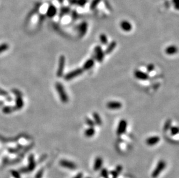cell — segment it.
Listing matches in <instances>:
<instances>
[{
  "instance_id": "cell-1",
  "label": "cell",
  "mask_w": 179,
  "mask_h": 178,
  "mask_svg": "<svg viewBox=\"0 0 179 178\" xmlns=\"http://www.w3.org/2000/svg\"><path fill=\"white\" fill-rule=\"evenodd\" d=\"M55 87L61 101L64 104L67 103L69 101V98L63 85L60 82H57L56 83Z\"/></svg>"
},
{
  "instance_id": "cell-2",
  "label": "cell",
  "mask_w": 179,
  "mask_h": 178,
  "mask_svg": "<svg viewBox=\"0 0 179 178\" xmlns=\"http://www.w3.org/2000/svg\"><path fill=\"white\" fill-rule=\"evenodd\" d=\"M166 166V162L163 160H159L155 168H154L151 173L152 177L157 178L158 176L162 173V172L165 169Z\"/></svg>"
},
{
  "instance_id": "cell-3",
  "label": "cell",
  "mask_w": 179,
  "mask_h": 178,
  "mask_svg": "<svg viewBox=\"0 0 179 178\" xmlns=\"http://www.w3.org/2000/svg\"><path fill=\"white\" fill-rule=\"evenodd\" d=\"M84 70L82 68H76L70 72H69V73L66 74L64 76V79L66 80V81H69L72 80L73 79H74L76 77L79 76L80 75H81V74H83L84 72Z\"/></svg>"
},
{
  "instance_id": "cell-4",
  "label": "cell",
  "mask_w": 179,
  "mask_h": 178,
  "mask_svg": "<svg viewBox=\"0 0 179 178\" xmlns=\"http://www.w3.org/2000/svg\"><path fill=\"white\" fill-rule=\"evenodd\" d=\"M66 64V58L64 55L60 56L59 60V64H58V68L57 71V76L59 78L62 77L64 74V70L65 68Z\"/></svg>"
},
{
  "instance_id": "cell-5",
  "label": "cell",
  "mask_w": 179,
  "mask_h": 178,
  "mask_svg": "<svg viewBox=\"0 0 179 178\" xmlns=\"http://www.w3.org/2000/svg\"><path fill=\"white\" fill-rule=\"evenodd\" d=\"M94 53L97 61L99 63H102L103 61L105 56V53L103 51L102 46L100 45L96 46L94 48Z\"/></svg>"
},
{
  "instance_id": "cell-6",
  "label": "cell",
  "mask_w": 179,
  "mask_h": 178,
  "mask_svg": "<svg viewBox=\"0 0 179 178\" xmlns=\"http://www.w3.org/2000/svg\"><path fill=\"white\" fill-rule=\"evenodd\" d=\"M128 127V122L125 119L121 120L118 124L117 128V134L118 135H121L124 134L127 129Z\"/></svg>"
},
{
  "instance_id": "cell-7",
  "label": "cell",
  "mask_w": 179,
  "mask_h": 178,
  "mask_svg": "<svg viewBox=\"0 0 179 178\" xmlns=\"http://www.w3.org/2000/svg\"><path fill=\"white\" fill-rule=\"evenodd\" d=\"M60 165L66 169L70 170H75L77 168V165L74 162L67 160H62L60 161Z\"/></svg>"
},
{
  "instance_id": "cell-8",
  "label": "cell",
  "mask_w": 179,
  "mask_h": 178,
  "mask_svg": "<svg viewBox=\"0 0 179 178\" xmlns=\"http://www.w3.org/2000/svg\"><path fill=\"white\" fill-rule=\"evenodd\" d=\"M88 24L86 22H82L77 26V30L79 33L80 37H83L85 35L88 31Z\"/></svg>"
},
{
  "instance_id": "cell-9",
  "label": "cell",
  "mask_w": 179,
  "mask_h": 178,
  "mask_svg": "<svg viewBox=\"0 0 179 178\" xmlns=\"http://www.w3.org/2000/svg\"><path fill=\"white\" fill-rule=\"evenodd\" d=\"M106 106L108 109L111 110H118L122 107V104L119 101H111L107 103Z\"/></svg>"
},
{
  "instance_id": "cell-10",
  "label": "cell",
  "mask_w": 179,
  "mask_h": 178,
  "mask_svg": "<svg viewBox=\"0 0 179 178\" xmlns=\"http://www.w3.org/2000/svg\"><path fill=\"white\" fill-rule=\"evenodd\" d=\"M135 78L140 80H146L149 78V75L148 73L143 72L140 70H136L134 72Z\"/></svg>"
},
{
  "instance_id": "cell-11",
  "label": "cell",
  "mask_w": 179,
  "mask_h": 178,
  "mask_svg": "<svg viewBox=\"0 0 179 178\" xmlns=\"http://www.w3.org/2000/svg\"><path fill=\"white\" fill-rule=\"evenodd\" d=\"M160 141V137L159 136H152L148 138L146 140L145 143L148 146H153L156 145Z\"/></svg>"
},
{
  "instance_id": "cell-12",
  "label": "cell",
  "mask_w": 179,
  "mask_h": 178,
  "mask_svg": "<svg viewBox=\"0 0 179 178\" xmlns=\"http://www.w3.org/2000/svg\"><path fill=\"white\" fill-rule=\"evenodd\" d=\"M57 13H58V10L56 7L55 5L51 4L47 9V16L49 18H52L56 15Z\"/></svg>"
},
{
  "instance_id": "cell-13",
  "label": "cell",
  "mask_w": 179,
  "mask_h": 178,
  "mask_svg": "<svg viewBox=\"0 0 179 178\" xmlns=\"http://www.w3.org/2000/svg\"><path fill=\"white\" fill-rule=\"evenodd\" d=\"M120 27L121 29L125 32H130L132 30V25L128 20H122L120 23Z\"/></svg>"
},
{
  "instance_id": "cell-14",
  "label": "cell",
  "mask_w": 179,
  "mask_h": 178,
  "mask_svg": "<svg viewBox=\"0 0 179 178\" xmlns=\"http://www.w3.org/2000/svg\"><path fill=\"white\" fill-rule=\"evenodd\" d=\"M103 164V160L101 157H97L93 163V169L95 171L99 170L102 169V167Z\"/></svg>"
},
{
  "instance_id": "cell-15",
  "label": "cell",
  "mask_w": 179,
  "mask_h": 178,
  "mask_svg": "<svg viewBox=\"0 0 179 178\" xmlns=\"http://www.w3.org/2000/svg\"><path fill=\"white\" fill-rule=\"evenodd\" d=\"M95 63V62L93 59H91V58L89 59L84 63L82 68L83 69L84 71H88L93 67Z\"/></svg>"
},
{
  "instance_id": "cell-16",
  "label": "cell",
  "mask_w": 179,
  "mask_h": 178,
  "mask_svg": "<svg viewBox=\"0 0 179 178\" xmlns=\"http://www.w3.org/2000/svg\"><path fill=\"white\" fill-rule=\"evenodd\" d=\"M165 53L167 55H173L177 53L178 49L177 46L174 45H170L167 46L165 49Z\"/></svg>"
},
{
  "instance_id": "cell-17",
  "label": "cell",
  "mask_w": 179,
  "mask_h": 178,
  "mask_svg": "<svg viewBox=\"0 0 179 178\" xmlns=\"http://www.w3.org/2000/svg\"><path fill=\"white\" fill-rule=\"evenodd\" d=\"M117 46V42L115 41H113L111 42L107 46L106 50H105V54L109 55L112 53V52L115 49V48Z\"/></svg>"
},
{
  "instance_id": "cell-18",
  "label": "cell",
  "mask_w": 179,
  "mask_h": 178,
  "mask_svg": "<svg viewBox=\"0 0 179 178\" xmlns=\"http://www.w3.org/2000/svg\"><path fill=\"white\" fill-rule=\"evenodd\" d=\"M96 133V131L94 127H89L87 129H86L84 131V135L87 138H91L95 135Z\"/></svg>"
},
{
  "instance_id": "cell-19",
  "label": "cell",
  "mask_w": 179,
  "mask_h": 178,
  "mask_svg": "<svg viewBox=\"0 0 179 178\" xmlns=\"http://www.w3.org/2000/svg\"><path fill=\"white\" fill-rule=\"evenodd\" d=\"M92 116L93 118V121L95 123V124L97 125H101L102 124V119L100 116V115L96 112H94L92 114Z\"/></svg>"
},
{
  "instance_id": "cell-20",
  "label": "cell",
  "mask_w": 179,
  "mask_h": 178,
  "mask_svg": "<svg viewBox=\"0 0 179 178\" xmlns=\"http://www.w3.org/2000/svg\"><path fill=\"white\" fill-rule=\"evenodd\" d=\"M70 3L72 5H77L79 7H84L88 3V0H70Z\"/></svg>"
},
{
  "instance_id": "cell-21",
  "label": "cell",
  "mask_w": 179,
  "mask_h": 178,
  "mask_svg": "<svg viewBox=\"0 0 179 178\" xmlns=\"http://www.w3.org/2000/svg\"><path fill=\"white\" fill-rule=\"evenodd\" d=\"M99 40L101 42L102 44L103 45H107L108 44V38L105 34L102 33L99 35Z\"/></svg>"
},
{
  "instance_id": "cell-22",
  "label": "cell",
  "mask_w": 179,
  "mask_h": 178,
  "mask_svg": "<svg viewBox=\"0 0 179 178\" xmlns=\"http://www.w3.org/2000/svg\"><path fill=\"white\" fill-rule=\"evenodd\" d=\"M122 166H118L117 167L116 169L115 170H113L111 172V174L112 175V178H117L119 174L120 173L121 171L122 170Z\"/></svg>"
},
{
  "instance_id": "cell-23",
  "label": "cell",
  "mask_w": 179,
  "mask_h": 178,
  "mask_svg": "<svg viewBox=\"0 0 179 178\" xmlns=\"http://www.w3.org/2000/svg\"><path fill=\"white\" fill-rule=\"evenodd\" d=\"M101 1L102 0H92L89 6L90 9L91 10H95L97 8V7L99 5V4L100 3Z\"/></svg>"
},
{
  "instance_id": "cell-24",
  "label": "cell",
  "mask_w": 179,
  "mask_h": 178,
  "mask_svg": "<svg viewBox=\"0 0 179 178\" xmlns=\"http://www.w3.org/2000/svg\"><path fill=\"white\" fill-rule=\"evenodd\" d=\"M171 120H170V119L166 120V121L165 123L164 126H163L164 131H168L170 128V127L171 126Z\"/></svg>"
},
{
  "instance_id": "cell-25",
  "label": "cell",
  "mask_w": 179,
  "mask_h": 178,
  "mask_svg": "<svg viewBox=\"0 0 179 178\" xmlns=\"http://www.w3.org/2000/svg\"><path fill=\"white\" fill-rule=\"evenodd\" d=\"M85 123L89 127H94V126L95 125V123L93 121V120L89 118V117H85Z\"/></svg>"
},
{
  "instance_id": "cell-26",
  "label": "cell",
  "mask_w": 179,
  "mask_h": 178,
  "mask_svg": "<svg viewBox=\"0 0 179 178\" xmlns=\"http://www.w3.org/2000/svg\"><path fill=\"white\" fill-rule=\"evenodd\" d=\"M169 130L170 131V134L173 136L176 135L178 133V127L173 126V127H171Z\"/></svg>"
},
{
  "instance_id": "cell-27",
  "label": "cell",
  "mask_w": 179,
  "mask_h": 178,
  "mask_svg": "<svg viewBox=\"0 0 179 178\" xmlns=\"http://www.w3.org/2000/svg\"><path fill=\"white\" fill-rule=\"evenodd\" d=\"M70 12V9L69 7H63L60 10V15L64 16L66 14H69Z\"/></svg>"
},
{
  "instance_id": "cell-28",
  "label": "cell",
  "mask_w": 179,
  "mask_h": 178,
  "mask_svg": "<svg viewBox=\"0 0 179 178\" xmlns=\"http://www.w3.org/2000/svg\"><path fill=\"white\" fill-rule=\"evenodd\" d=\"M101 175L104 178H108L109 174H108V172L107 169H106V168L103 169L101 171Z\"/></svg>"
},
{
  "instance_id": "cell-29",
  "label": "cell",
  "mask_w": 179,
  "mask_h": 178,
  "mask_svg": "<svg viewBox=\"0 0 179 178\" xmlns=\"http://www.w3.org/2000/svg\"><path fill=\"white\" fill-rule=\"evenodd\" d=\"M155 69V66L153 64H150L147 66V72L148 73L151 72Z\"/></svg>"
},
{
  "instance_id": "cell-30",
  "label": "cell",
  "mask_w": 179,
  "mask_h": 178,
  "mask_svg": "<svg viewBox=\"0 0 179 178\" xmlns=\"http://www.w3.org/2000/svg\"><path fill=\"white\" fill-rule=\"evenodd\" d=\"M8 46L6 44H2L1 45H0V52L5 50L8 48Z\"/></svg>"
},
{
  "instance_id": "cell-31",
  "label": "cell",
  "mask_w": 179,
  "mask_h": 178,
  "mask_svg": "<svg viewBox=\"0 0 179 178\" xmlns=\"http://www.w3.org/2000/svg\"><path fill=\"white\" fill-rule=\"evenodd\" d=\"M178 1L179 0H172V3L177 10H178Z\"/></svg>"
},
{
  "instance_id": "cell-32",
  "label": "cell",
  "mask_w": 179,
  "mask_h": 178,
  "mask_svg": "<svg viewBox=\"0 0 179 178\" xmlns=\"http://www.w3.org/2000/svg\"><path fill=\"white\" fill-rule=\"evenodd\" d=\"M84 177V175L82 172H80L78 173H77L74 177H73V178H83Z\"/></svg>"
},
{
  "instance_id": "cell-33",
  "label": "cell",
  "mask_w": 179,
  "mask_h": 178,
  "mask_svg": "<svg viewBox=\"0 0 179 178\" xmlns=\"http://www.w3.org/2000/svg\"><path fill=\"white\" fill-rule=\"evenodd\" d=\"M86 178H92V177H86Z\"/></svg>"
}]
</instances>
